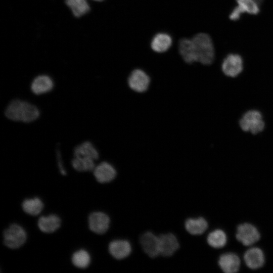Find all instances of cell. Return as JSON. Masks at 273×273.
<instances>
[{
	"label": "cell",
	"instance_id": "6da1fadb",
	"mask_svg": "<svg viewBox=\"0 0 273 273\" xmlns=\"http://www.w3.org/2000/svg\"><path fill=\"white\" fill-rule=\"evenodd\" d=\"M215 56L214 46L209 34L199 33L191 38L192 63H200L203 65H210L213 62Z\"/></svg>",
	"mask_w": 273,
	"mask_h": 273
},
{
	"label": "cell",
	"instance_id": "7a4b0ae2",
	"mask_svg": "<svg viewBox=\"0 0 273 273\" xmlns=\"http://www.w3.org/2000/svg\"><path fill=\"white\" fill-rule=\"evenodd\" d=\"M39 115V111L35 105L19 99L12 101L5 110V115L8 119L26 123L35 120Z\"/></svg>",
	"mask_w": 273,
	"mask_h": 273
},
{
	"label": "cell",
	"instance_id": "3957f363",
	"mask_svg": "<svg viewBox=\"0 0 273 273\" xmlns=\"http://www.w3.org/2000/svg\"><path fill=\"white\" fill-rule=\"evenodd\" d=\"M239 125L242 130L257 134L264 128L265 122L260 112L250 110L246 112L239 120Z\"/></svg>",
	"mask_w": 273,
	"mask_h": 273
},
{
	"label": "cell",
	"instance_id": "277c9868",
	"mask_svg": "<svg viewBox=\"0 0 273 273\" xmlns=\"http://www.w3.org/2000/svg\"><path fill=\"white\" fill-rule=\"evenodd\" d=\"M26 240L25 231L18 224L10 225L3 232L4 244L9 249H18L24 245Z\"/></svg>",
	"mask_w": 273,
	"mask_h": 273
},
{
	"label": "cell",
	"instance_id": "5b68a950",
	"mask_svg": "<svg viewBox=\"0 0 273 273\" xmlns=\"http://www.w3.org/2000/svg\"><path fill=\"white\" fill-rule=\"evenodd\" d=\"M151 81L150 75L141 68H135L131 71L127 78L129 88L138 94L147 92L151 85Z\"/></svg>",
	"mask_w": 273,
	"mask_h": 273
},
{
	"label": "cell",
	"instance_id": "8992f818",
	"mask_svg": "<svg viewBox=\"0 0 273 273\" xmlns=\"http://www.w3.org/2000/svg\"><path fill=\"white\" fill-rule=\"evenodd\" d=\"M244 68V60L242 56L236 53H230L223 59L221 69L228 77L234 78L240 75Z\"/></svg>",
	"mask_w": 273,
	"mask_h": 273
},
{
	"label": "cell",
	"instance_id": "52a82bcc",
	"mask_svg": "<svg viewBox=\"0 0 273 273\" xmlns=\"http://www.w3.org/2000/svg\"><path fill=\"white\" fill-rule=\"evenodd\" d=\"M235 6L229 15V19L233 21L239 20L243 14L256 15L260 11L261 5L257 0H235Z\"/></svg>",
	"mask_w": 273,
	"mask_h": 273
},
{
	"label": "cell",
	"instance_id": "ba28073f",
	"mask_svg": "<svg viewBox=\"0 0 273 273\" xmlns=\"http://www.w3.org/2000/svg\"><path fill=\"white\" fill-rule=\"evenodd\" d=\"M260 232L253 224L244 222L239 224L236 229V238L245 246H250L260 239Z\"/></svg>",
	"mask_w": 273,
	"mask_h": 273
},
{
	"label": "cell",
	"instance_id": "9c48e42d",
	"mask_svg": "<svg viewBox=\"0 0 273 273\" xmlns=\"http://www.w3.org/2000/svg\"><path fill=\"white\" fill-rule=\"evenodd\" d=\"M110 223L109 216L102 212H92L88 217V224L90 231L98 235L106 233L109 228Z\"/></svg>",
	"mask_w": 273,
	"mask_h": 273
},
{
	"label": "cell",
	"instance_id": "30bf717a",
	"mask_svg": "<svg viewBox=\"0 0 273 273\" xmlns=\"http://www.w3.org/2000/svg\"><path fill=\"white\" fill-rule=\"evenodd\" d=\"M140 243L145 253L155 258L160 254L159 237L151 232H147L140 238Z\"/></svg>",
	"mask_w": 273,
	"mask_h": 273
},
{
	"label": "cell",
	"instance_id": "8fae6325",
	"mask_svg": "<svg viewBox=\"0 0 273 273\" xmlns=\"http://www.w3.org/2000/svg\"><path fill=\"white\" fill-rule=\"evenodd\" d=\"M93 172L96 180L101 184L112 181L117 175L115 167L107 161H103L96 165Z\"/></svg>",
	"mask_w": 273,
	"mask_h": 273
},
{
	"label": "cell",
	"instance_id": "7c38bea8",
	"mask_svg": "<svg viewBox=\"0 0 273 273\" xmlns=\"http://www.w3.org/2000/svg\"><path fill=\"white\" fill-rule=\"evenodd\" d=\"M243 259L249 268L257 269L263 266L265 263V255L261 249L253 247L245 251L243 255Z\"/></svg>",
	"mask_w": 273,
	"mask_h": 273
},
{
	"label": "cell",
	"instance_id": "4fadbf2b",
	"mask_svg": "<svg viewBox=\"0 0 273 273\" xmlns=\"http://www.w3.org/2000/svg\"><path fill=\"white\" fill-rule=\"evenodd\" d=\"M158 237L160 255L165 257L171 256L179 248L178 240L173 234H161Z\"/></svg>",
	"mask_w": 273,
	"mask_h": 273
},
{
	"label": "cell",
	"instance_id": "5bb4252c",
	"mask_svg": "<svg viewBox=\"0 0 273 273\" xmlns=\"http://www.w3.org/2000/svg\"><path fill=\"white\" fill-rule=\"evenodd\" d=\"M219 268L225 273H235L239 271L241 260L235 253L228 252L222 254L218 258Z\"/></svg>",
	"mask_w": 273,
	"mask_h": 273
},
{
	"label": "cell",
	"instance_id": "9a60e30c",
	"mask_svg": "<svg viewBox=\"0 0 273 273\" xmlns=\"http://www.w3.org/2000/svg\"><path fill=\"white\" fill-rule=\"evenodd\" d=\"M110 255L116 259L121 260L128 257L131 252L130 243L125 240H115L108 246Z\"/></svg>",
	"mask_w": 273,
	"mask_h": 273
},
{
	"label": "cell",
	"instance_id": "2e32d148",
	"mask_svg": "<svg viewBox=\"0 0 273 273\" xmlns=\"http://www.w3.org/2000/svg\"><path fill=\"white\" fill-rule=\"evenodd\" d=\"M61 225L60 218L56 214L40 217L37 221L39 230L46 234H51L56 232Z\"/></svg>",
	"mask_w": 273,
	"mask_h": 273
},
{
	"label": "cell",
	"instance_id": "e0dca14e",
	"mask_svg": "<svg viewBox=\"0 0 273 273\" xmlns=\"http://www.w3.org/2000/svg\"><path fill=\"white\" fill-rule=\"evenodd\" d=\"M54 87L52 79L47 75H40L32 80L30 88L32 92L36 95H39L52 90Z\"/></svg>",
	"mask_w": 273,
	"mask_h": 273
},
{
	"label": "cell",
	"instance_id": "ac0fdd59",
	"mask_svg": "<svg viewBox=\"0 0 273 273\" xmlns=\"http://www.w3.org/2000/svg\"><path fill=\"white\" fill-rule=\"evenodd\" d=\"M187 231L193 235H200L207 229L208 224L207 220L202 217L189 218L185 223Z\"/></svg>",
	"mask_w": 273,
	"mask_h": 273
},
{
	"label": "cell",
	"instance_id": "d6986e66",
	"mask_svg": "<svg viewBox=\"0 0 273 273\" xmlns=\"http://www.w3.org/2000/svg\"><path fill=\"white\" fill-rule=\"evenodd\" d=\"M74 157H88L95 161L99 158L97 149L89 141L84 142L77 145L73 150Z\"/></svg>",
	"mask_w": 273,
	"mask_h": 273
},
{
	"label": "cell",
	"instance_id": "ffe728a7",
	"mask_svg": "<svg viewBox=\"0 0 273 273\" xmlns=\"http://www.w3.org/2000/svg\"><path fill=\"white\" fill-rule=\"evenodd\" d=\"M172 42V38L169 34L159 33L153 38L151 46L154 51L161 53L167 51L171 47Z\"/></svg>",
	"mask_w": 273,
	"mask_h": 273
},
{
	"label": "cell",
	"instance_id": "44dd1931",
	"mask_svg": "<svg viewBox=\"0 0 273 273\" xmlns=\"http://www.w3.org/2000/svg\"><path fill=\"white\" fill-rule=\"evenodd\" d=\"M21 206L25 213L31 216H37L43 210L44 204L39 198L35 197L24 200Z\"/></svg>",
	"mask_w": 273,
	"mask_h": 273
},
{
	"label": "cell",
	"instance_id": "7402d4cb",
	"mask_svg": "<svg viewBox=\"0 0 273 273\" xmlns=\"http://www.w3.org/2000/svg\"><path fill=\"white\" fill-rule=\"evenodd\" d=\"M228 238L225 232L221 229H216L207 236V242L211 247L215 249L223 248L226 244Z\"/></svg>",
	"mask_w": 273,
	"mask_h": 273
},
{
	"label": "cell",
	"instance_id": "603a6c76",
	"mask_svg": "<svg viewBox=\"0 0 273 273\" xmlns=\"http://www.w3.org/2000/svg\"><path fill=\"white\" fill-rule=\"evenodd\" d=\"M65 2L76 17H81L90 10L87 0H65Z\"/></svg>",
	"mask_w": 273,
	"mask_h": 273
},
{
	"label": "cell",
	"instance_id": "cb8c5ba5",
	"mask_svg": "<svg viewBox=\"0 0 273 273\" xmlns=\"http://www.w3.org/2000/svg\"><path fill=\"white\" fill-rule=\"evenodd\" d=\"M95 161V160L88 157H74L71 161V165L78 172L93 171L96 166Z\"/></svg>",
	"mask_w": 273,
	"mask_h": 273
},
{
	"label": "cell",
	"instance_id": "d4e9b609",
	"mask_svg": "<svg viewBox=\"0 0 273 273\" xmlns=\"http://www.w3.org/2000/svg\"><path fill=\"white\" fill-rule=\"evenodd\" d=\"M71 260L72 264L76 268L85 269L89 265L91 259L87 251L80 249L72 254Z\"/></svg>",
	"mask_w": 273,
	"mask_h": 273
},
{
	"label": "cell",
	"instance_id": "484cf974",
	"mask_svg": "<svg viewBox=\"0 0 273 273\" xmlns=\"http://www.w3.org/2000/svg\"><path fill=\"white\" fill-rule=\"evenodd\" d=\"M93 1H98V2H101V1H102L103 0H93Z\"/></svg>",
	"mask_w": 273,
	"mask_h": 273
}]
</instances>
